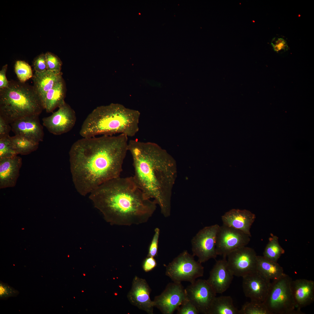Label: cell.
<instances>
[{
    "mask_svg": "<svg viewBox=\"0 0 314 314\" xmlns=\"http://www.w3.org/2000/svg\"><path fill=\"white\" fill-rule=\"evenodd\" d=\"M128 137L83 138L75 142L69 152L72 179L76 191L85 196L101 184L120 177L128 150Z\"/></svg>",
    "mask_w": 314,
    "mask_h": 314,
    "instance_id": "6da1fadb",
    "label": "cell"
},
{
    "mask_svg": "<svg viewBox=\"0 0 314 314\" xmlns=\"http://www.w3.org/2000/svg\"><path fill=\"white\" fill-rule=\"evenodd\" d=\"M136 183L146 197L158 204L165 217L170 214L171 200L177 177L176 162L157 144L137 140L129 141Z\"/></svg>",
    "mask_w": 314,
    "mask_h": 314,
    "instance_id": "7a4b0ae2",
    "label": "cell"
},
{
    "mask_svg": "<svg viewBox=\"0 0 314 314\" xmlns=\"http://www.w3.org/2000/svg\"><path fill=\"white\" fill-rule=\"evenodd\" d=\"M95 208L111 225L130 226L147 222L155 210L156 204L147 198L133 177L107 181L90 194Z\"/></svg>",
    "mask_w": 314,
    "mask_h": 314,
    "instance_id": "3957f363",
    "label": "cell"
},
{
    "mask_svg": "<svg viewBox=\"0 0 314 314\" xmlns=\"http://www.w3.org/2000/svg\"><path fill=\"white\" fill-rule=\"evenodd\" d=\"M139 112L118 104L98 107L86 117L79 131L83 138L124 134L134 136L139 130Z\"/></svg>",
    "mask_w": 314,
    "mask_h": 314,
    "instance_id": "277c9868",
    "label": "cell"
},
{
    "mask_svg": "<svg viewBox=\"0 0 314 314\" xmlns=\"http://www.w3.org/2000/svg\"><path fill=\"white\" fill-rule=\"evenodd\" d=\"M44 109L33 86L19 81H9L0 89V116L10 124L22 118L40 115Z\"/></svg>",
    "mask_w": 314,
    "mask_h": 314,
    "instance_id": "5b68a950",
    "label": "cell"
},
{
    "mask_svg": "<svg viewBox=\"0 0 314 314\" xmlns=\"http://www.w3.org/2000/svg\"><path fill=\"white\" fill-rule=\"evenodd\" d=\"M292 281L285 274L271 283L263 302L271 314H304L296 307L291 289Z\"/></svg>",
    "mask_w": 314,
    "mask_h": 314,
    "instance_id": "8992f818",
    "label": "cell"
},
{
    "mask_svg": "<svg viewBox=\"0 0 314 314\" xmlns=\"http://www.w3.org/2000/svg\"><path fill=\"white\" fill-rule=\"evenodd\" d=\"M194 257L186 250L180 253L166 266V275L174 282L191 283L203 276L204 267Z\"/></svg>",
    "mask_w": 314,
    "mask_h": 314,
    "instance_id": "52a82bcc",
    "label": "cell"
},
{
    "mask_svg": "<svg viewBox=\"0 0 314 314\" xmlns=\"http://www.w3.org/2000/svg\"><path fill=\"white\" fill-rule=\"evenodd\" d=\"M219 227L217 224L205 227L192 239V255L198 257L200 263L216 257V239Z\"/></svg>",
    "mask_w": 314,
    "mask_h": 314,
    "instance_id": "ba28073f",
    "label": "cell"
},
{
    "mask_svg": "<svg viewBox=\"0 0 314 314\" xmlns=\"http://www.w3.org/2000/svg\"><path fill=\"white\" fill-rule=\"evenodd\" d=\"M248 235L238 230L223 224L219 227L216 237L217 255L226 257L232 251L246 246L249 242Z\"/></svg>",
    "mask_w": 314,
    "mask_h": 314,
    "instance_id": "9c48e42d",
    "label": "cell"
},
{
    "mask_svg": "<svg viewBox=\"0 0 314 314\" xmlns=\"http://www.w3.org/2000/svg\"><path fill=\"white\" fill-rule=\"evenodd\" d=\"M257 256L252 248L242 247L227 255V264L234 276L243 277L257 270Z\"/></svg>",
    "mask_w": 314,
    "mask_h": 314,
    "instance_id": "30bf717a",
    "label": "cell"
},
{
    "mask_svg": "<svg viewBox=\"0 0 314 314\" xmlns=\"http://www.w3.org/2000/svg\"><path fill=\"white\" fill-rule=\"evenodd\" d=\"M187 299L199 313L208 314L216 293L207 280L198 279L185 289Z\"/></svg>",
    "mask_w": 314,
    "mask_h": 314,
    "instance_id": "8fae6325",
    "label": "cell"
},
{
    "mask_svg": "<svg viewBox=\"0 0 314 314\" xmlns=\"http://www.w3.org/2000/svg\"><path fill=\"white\" fill-rule=\"evenodd\" d=\"M187 299L185 289L181 283H169L159 295L155 297L154 306L163 314H172Z\"/></svg>",
    "mask_w": 314,
    "mask_h": 314,
    "instance_id": "7c38bea8",
    "label": "cell"
},
{
    "mask_svg": "<svg viewBox=\"0 0 314 314\" xmlns=\"http://www.w3.org/2000/svg\"><path fill=\"white\" fill-rule=\"evenodd\" d=\"M58 108L51 115L42 119L43 125L49 131L56 135L70 131L76 121L74 112L65 102Z\"/></svg>",
    "mask_w": 314,
    "mask_h": 314,
    "instance_id": "4fadbf2b",
    "label": "cell"
},
{
    "mask_svg": "<svg viewBox=\"0 0 314 314\" xmlns=\"http://www.w3.org/2000/svg\"><path fill=\"white\" fill-rule=\"evenodd\" d=\"M242 277L243 290L245 296L251 300L263 302L271 286L270 280L257 270Z\"/></svg>",
    "mask_w": 314,
    "mask_h": 314,
    "instance_id": "5bb4252c",
    "label": "cell"
},
{
    "mask_svg": "<svg viewBox=\"0 0 314 314\" xmlns=\"http://www.w3.org/2000/svg\"><path fill=\"white\" fill-rule=\"evenodd\" d=\"M39 115L26 116L10 124L11 130L15 135L24 137L39 143L43 140L44 132L39 118Z\"/></svg>",
    "mask_w": 314,
    "mask_h": 314,
    "instance_id": "9a60e30c",
    "label": "cell"
},
{
    "mask_svg": "<svg viewBox=\"0 0 314 314\" xmlns=\"http://www.w3.org/2000/svg\"><path fill=\"white\" fill-rule=\"evenodd\" d=\"M151 292V289L146 281L135 276L127 297L132 305L148 314H153L154 305L150 298Z\"/></svg>",
    "mask_w": 314,
    "mask_h": 314,
    "instance_id": "2e32d148",
    "label": "cell"
},
{
    "mask_svg": "<svg viewBox=\"0 0 314 314\" xmlns=\"http://www.w3.org/2000/svg\"><path fill=\"white\" fill-rule=\"evenodd\" d=\"M226 257L216 261L207 280L215 292L222 293L230 286L234 275L229 269Z\"/></svg>",
    "mask_w": 314,
    "mask_h": 314,
    "instance_id": "e0dca14e",
    "label": "cell"
},
{
    "mask_svg": "<svg viewBox=\"0 0 314 314\" xmlns=\"http://www.w3.org/2000/svg\"><path fill=\"white\" fill-rule=\"evenodd\" d=\"M255 215L248 210L232 209L222 216L223 225L240 230L251 237V227Z\"/></svg>",
    "mask_w": 314,
    "mask_h": 314,
    "instance_id": "ac0fdd59",
    "label": "cell"
},
{
    "mask_svg": "<svg viewBox=\"0 0 314 314\" xmlns=\"http://www.w3.org/2000/svg\"><path fill=\"white\" fill-rule=\"evenodd\" d=\"M22 165V158L17 156L0 160V189L15 186Z\"/></svg>",
    "mask_w": 314,
    "mask_h": 314,
    "instance_id": "d6986e66",
    "label": "cell"
},
{
    "mask_svg": "<svg viewBox=\"0 0 314 314\" xmlns=\"http://www.w3.org/2000/svg\"><path fill=\"white\" fill-rule=\"evenodd\" d=\"M293 299L299 311L314 301V282L311 280L299 279L292 280L291 284Z\"/></svg>",
    "mask_w": 314,
    "mask_h": 314,
    "instance_id": "ffe728a7",
    "label": "cell"
},
{
    "mask_svg": "<svg viewBox=\"0 0 314 314\" xmlns=\"http://www.w3.org/2000/svg\"><path fill=\"white\" fill-rule=\"evenodd\" d=\"M61 72L46 70L35 72L32 77L33 85L42 102L47 93L62 80Z\"/></svg>",
    "mask_w": 314,
    "mask_h": 314,
    "instance_id": "44dd1931",
    "label": "cell"
},
{
    "mask_svg": "<svg viewBox=\"0 0 314 314\" xmlns=\"http://www.w3.org/2000/svg\"><path fill=\"white\" fill-rule=\"evenodd\" d=\"M256 270L263 276L273 281L286 274L283 267L277 262L269 260L263 256H257Z\"/></svg>",
    "mask_w": 314,
    "mask_h": 314,
    "instance_id": "7402d4cb",
    "label": "cell"
},
{
    "mask_svg": "<svg viewBox=\"0 0 314 314\" xmlns=\"http://www.w3.org/2000/svg\"><path fill=\"white\" fill-rule=\"evenodd\" d=\"M64 87L63 79L46 94L42 101L44 108L48 113L52 112L64 103Z\"/></svg>",
    "mask_w": 314,
    "mask_h": 314,
    "instance_id": "603a6c76",
    "label": "cell"
},
{
    "mask_svg": "<svg viewBox=\"0 0 314 314\" xmlns=\"http://www.w3.org/2000/svg\"><path fill=\"white\" fill-rule=\"evenodd\" d=\"M208 314H239V311L234 305L231 297L224 296L215 297Z\"/></svg>",
    "mask_w": 314,
    "mask_h": 314,
    "instance_id": "cb8c5ba5",
    "label": "cell"
},
{
    "mask_svg": "<svg viewBox=\"0 0 314 314\" xmlns=\"http://www.w3.org/2000/svg\"><path fill=\"white\" fill-rule=\"evenodd\" d=\"M11 144L17 155H26L36 150L39 143L24 137L15 135L10 137Z\"/></svg>",
    "mask_w": 314,
    "mask_h": 314,
    "instance_id": "d4e9b609",
    "label": "cell"
},
{
    "mask_svg": "<svg viewBox=\"0 0 314 314\" xmlns=\"http://www.w3.org/2000/svg\"><path fill=\"white\" fill-rule=\"evenodd\" d=\"M285 253V250L280 245L279 238L273 236L269 239L264 252L263 256L272 261L277 262L281 256Z\"/></svg>",
    "mask_w": 314,
    "mask_h": 314,
    "instance_id": "484cf974",
    "label": "cell"
},
{
    "mask_svg": "<svg viewBox=\"0 0 314 314\" xmlns=\"http://www.w3.org/2000/svg\"><path fill=\"white\" fill-rule=\"evenodd\" d=\"M239 311V314H271L263 302L256 301L246 302Z\"/></svg>",
    "mask_w": 314,
    "mask_h": 314,
    "instance_id": "4316f807",
    "label": "cell"
},
{
    "mask_svg": "<svg viewBox=\"0 0 314 314\" xmlns=\"http://www.w3.org/2000/svg\"><path fill=\"white\" fill-rule=\"evenodd\" d=\"M15 70L19 81L24 83L33 76L31 67L25 61L17 60L15 65Z\"/></svg>",
    "mask_w": 314,
    "mask_h": 314,
    "instance_id": "83f0119b",
    "label": "cell"
},
{
    "mask_svg": "<svg viewBox=\"0 0 314 314\" xmlns=\"http://www.w3.org/2000/svg\"><path fill=\"white\" fill-rule=\"evenodd\" d=\"M10 137L0 138V160L17 155L11 144Z\"/></svg>",
    "mask_w": 314,
    "mask_h": 314,
    "instance_id": "f1b7e54d",
    "label": "cell"
},
{
    "mask_svg": "<svg viewBox=\"0 0 314 314\" xmlns=\"http://www.w3.org/2000/svg\"><path fill=\"white\" fill-rule=\"evenodd\" d=\"M45 54L47 70L54 72H61L62 63L59 57L49 52H46Z\"/></svg>",
    "mask_w": 314,
    "mask_h": 314,
    "instance_id": "f546056e",
    "label": "cell"
},
{
    "mask_svg": "<svg viewBox=\"0 0 314 314\" xmlns=\"http://www.w3.org/2000/svg\"><path fill=\"white\" fill-rule=\"evenodd\" d=\"M19 293V291L10 286L7 284L0 281V298L1 299H6L13 297L16 296Z\"/></svg>",
    "mask_w": 314,
    "mask_h": 314,
    "instance_id": "4dcf8cb0",
    "label": "cell"
},
{
    "mask_svg": "<svg viewBox=\"0 0 314 314\" xmlns=\"http://www.w3.org/2000/svg\"><path fill=\"white\" fill-rule=\"evenodd\" d=\"M177 314H198L195 307L188 299L185 300L177 309Z\"/></svg>",
    "mask_w": 314,
    "mask_h": 314,
    "instance_id": "1f68e13d",
    "label": "cell"
},
{
    "mask_svg": "<svg viewBox=\"0 0 314 314\" xmlns=\"http://www.w3.org/2000/svg\"><path fill=\"white\" fill-rule=\"evenodd\" d=\"M160 231L158 228L155 229L154 234L149 247L147 256L154 257L157 255Z\"/></svg>",
    "mask_w": 314,
    "mask_h": 314,
    "instance_id": "d6a6232c",
    "label": "cell"
},
{
    "mask_svg": "<svg viewBox=\"0 0 314 314\" xmlns=\"http://www.w3.org/2000/svg\"><path fill=\"white\" fill-rule=\"evenodd\" d=\"M33 65L35 72H41L47 70L45 54L42 53L34 60Z\"/></svg>",
    "mask_w": 314,
    "mask_h": 314,
    "instance_id": "836d02e7",
    "label": "cell"
},
{
    "mask_svg": "<svg viewBox=\"0 0 314 314\" xmlns=\"http://www.w3.org/2000/svg\"><path fill=\"white\" fill-rule=\"evenodd\" d=\"M271 44L274 50L276 52L283 50H287L288 48L287 42L282 38H273Z\"/></svg>",
    "mask_w": 314,
    "mask_h": 314,
    "instance_id": "e575fe53",
    "label": "cell"
},
{
    "mask_svg": "<svg viewBox=\"0 0 314 314\" xmlns=\"http://www.w3.org/2000/svg\"><path fill=\"white\" fill-rule=\"evenodd\" d=\"M11 130L10 124L0 116V138L10 136L9 133Z\"/></svg>",
    "mask_w": 314,
    "mask_h": 314,
    "instance_id": "d590c367",
    "label": "cell"
},
{
    "mask_svg": "<svg viewBox=\"0 0 314 314\" xmlns=\"http://www.w3.org/2000/svg\"><path fill=\"white\" fill-rule=\"evenodd\" d=\"M157 265V263L154 257L147 256L143 262L142 267L145 272H148L153 270Z\"/></svg>",
    "mask_w": 314,
    "mask_h": 314,
    "instance_id": "8d00e7d4",
    "label": "cell"
},
{
    "mask_svg": "<svg viewBox=\"0 0 314 314\" xmlns=\"http://www.w3.org/2000/svg\"><path fill=\"white\" fill-rule=\"evenodd\" d=\"M7 67L8 65L6 64L3 66L0 71V89L6 88L8 85L9 81L6 77Z\"/></svg>",
    "mask_w": 314,
    "mask_h": 314,
    "instance_id": "74e56055",
    "label": "cell"
},
{
    "mask_svg": "<svg viewBox=\"0 0 314 314\" xmlns=\"http://www.w3.org/2000/svg\"><path fill=\"white\" fill-rule=\"evenodd\" d=\"M83 275L84 276H85V274H83Z\"/></svg>",
    "mask_w": 314,
    "mask_h": 314,
    "instance_id": "f35d334b",
    "label": "cell"
},
{
    "mask_svg": "<svg viewBox=\"0 0 314 314\" xmlns=\"http://www.w3.org/2000/svg\"><path fill=\"white\" fill-rule=\"evenodd\" d=\"M82 292H83V291H82Z\"/></svg>",
    "mask_w": 314,
    "mask_h": 314,
    "instance_id": "ab89813d",
    "label": "cell"
}]
</instances>
